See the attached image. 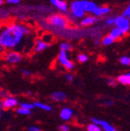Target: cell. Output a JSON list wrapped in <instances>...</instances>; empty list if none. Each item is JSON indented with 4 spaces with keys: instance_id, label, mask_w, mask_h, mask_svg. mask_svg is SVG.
<instances>
[{
    "instance_id": "cell-1",
    "label": "cell",
    "mask_w": 130,
    "mask_h": 131,
    "mask_svg": "<svg viewBox=\"0 0 130 131\" xmlns=\"http://www.w3.org/2000/svg\"><path fill=\"white\" fill-rule=\"evenodd\" d=\"M34 30L27 24L10 22L3 25L0 31V46L6 50H20L27 47L33 38Z\"/></svg>"
},
{
    "instance_id": "cell-2",
    "label": "cell",
    "mask_w": 130,
    "mask_h": 131,
    "mask_svg": "<svg viewBox=\"0 0 130 131\" xmlns=\"http://www.w3.org/2000/svg\"><path fill=\"white\" fill-rule=\"evenodd\" d=\"M47 25L51 26L53 29L60 30V29H66L70 25L67 15L58 14V13H53L50 14L47 18Z\"/></svg>"
},
{
    "instance_id": "cell-3",
    "label": "cell",
    "mask_w": 130,
    "mask_h": 131,
    "mask_svg": "<svg viewBox=\"0 0 130 131\" xmlns=\"http://www.w3.org/2000/svg\"><path fill=\"white\" fill-rule=\"evenodd\" d=\"M72 16H74L77 19L80 20L85 16L86 13L82 7L81 5V0H74L70 3L69 5V11H68Z\"/></svg>"
},
{
    "instance_id": "cell-4",
    "label": "cell",
    "mask_w": 130,
    "mask_h": 131,
    "mask_svg": "<svg viewBox=\"0 0 130 131\" xmlns=\"http://www.w3.org/2000/svg\"><path fill=\"white\" fill-rule=\"evenodd\" d=\"M57 62H58L62 67H64L67 70H69V71L73 70L74 68H75L74 63L68 57L67 52L64 51V50H60V52H59L58 57H57Z\"/></svg>"
},
{
    "instance_id": "cell-5",
    "label": "cell",
    "mask_w": 130,
    "mask_h": 131,
    "mask_svg": "<svg viewBox=\"0 0 130 131\" xmlns=\"http://www.w3.org/2000/svg\"><path fill=\"white\" fill-rule=\"evenodd\" d=\"M100 18H98V16H96L93 14H88L84 16L83 18L80 19L79 22H78V27H91L96 26L98 22H99Z\"/></svg>"
},
{
    "instance_id": "cell-6",
    "label": "cell",
    "mask_w": 130,
    "mask_h": 131,
    "mask_svg": "<svg viewBox=\"0 0 130 131\" xmlns=\"http://www.w3.org/2000/svg\"><path fill=\"white\" fill-rule=\"evenodd\" d=\"M116 27L122 29L126 34L130 32V18L124 15H116Z\"/></svg>"
},
{
    "instance_id": "cell-7",
    "label": "cell",
    "mask_w": 130,
    "mask_h": 131,
    "mask_svg": "<svg viewBox=\"0 0 130 131\" xmlns=\"http://www.w3.org/2000/svg\"><path fill=\"white\" fill-rule=\"evenodd\" d=\"M4 59L9 64H17L22 60V55L17 50H8L5 52Z\"/></svg>"
},
{
    "instance_id": "cell-8",
    "label": "cell",
    "mask_w": 130,
    "mask_h": 131,
    "mask_svg": "<svg viewBox=\"0 0 130 131\" xmlns=\"http://www.w3.org/2000/svg\"><path fill=\"white\" fill-rule=\"evenodd\" d=\"M49 2L54 7L63 14H67L69 11V5L65 0H49Z\"/></svg>"
},
{
    "instance_id": "cell-9",
    "label": "cell",
    "mask_w": 130,
    "mask_h": 131,
    "mask_svg": "<svg viewBox=\"0 0 130 131\" xmlns=\"http://www.w3.org/2000/svg\"><path fill=\"white\" fill-rule=\"evenodd\" d=\"M111 7L108 6H98V7L94 10L93 15L98 16V18H103L105 16L111 14Z\"/></svg>"
},
{
    "instance_id": "cell-10",
    "label": "cell",
    "mask_w": 130,
    "mask_h": 131,
    "mask_svg": "<svg viewBox=\"0 0 130 131\" xmlns=\"http://www.w3.org/2000/svg\"><path fill=\"white\" fill-rule=\"evenodd\" d=\"M48 47H50V44L47 43L41 37V38H37L35 40L33 48H34V51L36 53H39V52H42L44 50H46Z\"/></svg>"
},
{
    "instance_id": "cell-11",
    "label": "cell",
    "mask_w": 130,
    "mask_h": 131,
    "mask_svg": "<svg viewBox=\"0 0 130 131\" xmlns=\"http://www.w3.org/2000/svg\"><path fill=\"white\" fill-rule=\"evenodd\" d=\"M81 5L86 14H93L94 10L98 7V4L91 0H81Z\"/></svg>"
},
{
    "instance_id": "cell-12",
    "label": "cell",
    "mask_w": 130,
    "mask_h": 131,
    "mask_svg": "<svg viewBox=\"0 0 130 131\" xmlns=\"http://www.w3.org/2000/svg\"><path fill=\"white\" fill-rule=\"evenodd\" d=\"M110 36H111L113 38H115V40H119V39H122L125 37L126 33L122 30V29L118 28L117 27H113L109 29V32H108Z\"/></svg>"
},
{
    "instance_id": "cell-13",
    "label": "cell",
    "mask_w": 130,
    "mask_h": 131,
    "mask_svg": "<svg viewBox=\"0 0 130 131\" xmlns=\"http://www.w3.org/2000/svg\"><path fill=\"white\" fill-rule=\"evenodd\" d=\"M102 25L106 28H111V27H115L116 24V16H112V15H108V16H105L102 19Z\"/></svg>"
},
{
    "instance_id": "cell-14",
    "label": "cell",
    "mask_w": 130,
    "mask_h": 131,
    "mask_svg": "<svg viewBox=\"0 0 130 131\" xmlns=\"http://www.w3.org/2000/svg\"><path fill=\"white\" fill-rule=\"evenodd\" d=\"M16 105H17V100L16 98L9 97L5 99L4 102H2V104H1V106H4L5 109H9L13 106H16Z\"/></svg>"
},
{
    "instance_id": "cell-15",
    "label": "cell",
    "mask_w": 130,
    "mask_h": 131,
    "mask_svg": "<svg viewBox=\"0 0 130 131\" xmlns=\"http://www.w3.org/2000/svg\"><path fill=\"white\" fill-rule=\"evenodd\" d=\"M92 121H93L95 124H98V125L102 126L106 131H115L114 127H112V126H110L107 122H106V121H102V120H99V119H96V118H92Z\"/></svg>"
},
{
    "instance_id": "cell-16",
    "label": "cell",
    "mask_w": 130,
    "mask_h": 131,
    "mask_svg": "<svg viewBox=\"0 0 130 131\" xmlns=\"http://www.w3.org/2000/svg\"><path fill=\"white\" fill-rule=\"evenodd\" d=\"M115 41H116V40H115V38H113V37H112L109 34H107V35H105L101 38L102 45H103L104 47H109V46H111L112 44H114Z\"/></svg>"
},
{
    "instance_id": "cell-17",
    "label": "cell",
    "mask_w": 130,
    "mask_h": 131,
    "mask_svg": "<svg viewBox=\"0 0 130 131\" xmlns=\"http://www.w3.org/2000/svg\"><path fill=\"white\" fill-rule=\"evenodd\" d=\"M117 81L119 83L123 85H127V86H130V76L128 74H126V75H121L117 78Z\"/></svg>"
},
{
    "instance_id": "cell-18",
    "label": "cell",
    "mask_w": 130,
    "mask_h": 131,
    "mask_svg": "<svg viewBox=\"0 0 130 131\" xmlns=\"http://www.w3.org/2000/svg\"><path fill=\"white\" fill-rule=\"evenodd\" d=\"M60 116H61V118L64 119V120H68L72 117V110L69 108L62 109L61 113H60Z\"/></svg>"
},
{
    "instance_id": "cell-19",
    "label": "cell",
    "mask_w": 130,
    "mask_h": 131,
    "mask_svg": "<svg viewBox=\"0 0 130 131\" xmlns=\"http://www.w3.org/2000/svg\"><path fill=\"white\" fill-rule=\"evenodd\" d=\"M52 98L55 101H64L66 99V94L63 92H54L52 94Z\"/></svg>"
},
{
    "instance_id": "cell-20",
    "label": "cell",
    "mask_w": 130,
    "mask_h": 131,
    "mask_svg": "<svg viewBox=\"0 0 130 131\" xmlns=\"http://www.w3.org/2000/svg\"><path fill=\"white\" fill-rule=\"evenodd\" d=\"M59 47H60V50H64V51H67V52L71 51L72 48H73L71 44L69 43V42H67V41H63V42H61L60 45H59Z\"/></svg>"
},
{
    "instance_id": "cell-21",
    "label": "cell",
    "mask_w": 130,
    "mask_h": 131,
    "mask_svg": "<svg viewBox=\"0 0 130 131\" xmlns=\"http://www.w3.org/2000/svg\"><path fill=\"white\" fill-rule=\"evenodd\" d=\"M11 16L10 11L7 8L1 7V10H0V16H1V20H6V19Z\"/></svg>"
},
{
    "instance_id": "cell-22",
    "label": "cell",
    "mask_w": 130,
    "mask_h": 131,
    "mask_svg": "<svg viewBox=\"0 0 130 131\" xmlns=\"http://www.w3.org/2000/svg\"><path fill=\"white\" fill-rule=\"evenodd\" d=\"M34 105H35V106H37V107H39V108L44 109V110H46V111H51L52 110V107H51V106H47V105H46V104H43V103L35 102Z\"/></svg>"
},
{
    "instance_id": "cell-23",
    "label": "cell",
    "mask_w": 130,
    "mask_h": 131,
    "mask_svg": "<svg viewBox=\"0 0 130 131\" xmlns=\"http://www.w3.org/2000/svg\"><path fill=\"white\" fill-rule=\"evenodd\" d=\"M119 61L123 66H126V67H129L130 66V57H127V56H123V57H121Z\"/></svg>"
},
{
    "instance_id": "cell-24",
    "label": "cell",
    "mask_w": 130,
    "mask_h": 131,
    "mask_svg": "<svg viewBox=\"0 0 130 131\" xmlns=\"http://www.w3.org/2000/svg\"><path fill=\"white\" fill-rule=\"evenodd\" d=\"M77 60L80 62V63H85L88 60V56L85 55V54H79V55L77 56Z\"/></svg>"
},
{
    "instance_id": "cell-25",
    "label": "cell",
    "mask_w": 130,
    "mask_h": 131,
    "mask_svg": "<svg viewBox=\"0 0 130 131\" xmlns=\"http://www.w3.org/2000/svg\"><path fill=\"white\" fill-rule=\"evenodd\" d=\"M88 131H102L100 127L98 126V124H91L88 127Z\"/></svg>"
},
{
    "instance_id": "cell-26",
    "label": "cell",
    "mask_w": 130,
    "mask_h": 131,
    "mask_svg": "<svg viewBox=\"0 0 130 131\" xmlns=\"http://www.w3.org/2000/svg\"><path fill=\"white\" fill-rule=\"evenodd\" d=\"M42 39L44 41H46L47 43L50 44L51 42H52V40H53V36L50 35V34H45V35L42 37Z\"/></svg>"
},
{
    "instance_id": "cell-27",
    "label": "cell",
    "mask_w": 130,
    "mask_h": 131,
    "mask_svg": "<svg viewBox=\"0 0 130 131\" xmlns=\"http://www.w3.org/2000/svg\"><path fill=\"white\" fill-rule=\"evenodd\" d=\"M29 110H30V109H27V108H24V107H21V108L17 109L16 112L20 115H30L31 112Z\"/></svg>"
},
{
    "instance_id": "cell-28",
    "label": "cell",
    "mask_w": 130,
    "mask_h": 131,
    "mask_svg": "<svg viewBox=\"0 0 130 131\" xmlns=\"http://www.w3.org/2000/svg\"><path fill=\"white\" fill-rule=\"evenodd\" d=\"M122 15H124L125 16H127L128 18H130V3L126 6L124 10L122 12Z\"/></svg>"
},
{
    "instance_id": "cell-29",
    "label": "cell",
    "mask_w": 130,
    "mask_h": 131,
    "mask_svg": "<svg viewBox=\"0 0 130 131\" xmlns=\"http://www.w3.org/2000/svg\"><path fill=\"white\" fill-rule=\"evenodd\" d=\"M21 3V0H6V4L11 6H17Z\"/></svg>"
},
{
    "instance_id": "cell-30",
    "label": "cell",
    "mask_w": 130,
    "mask_h": 131,
    "mask_svg": "<svg viewBox=\"0 0 130 131\" xmlns=\"http://www.w3.org/2000/svg\"><path fill=\"white\" fill-rule=\"evenodd\" d=\"M106 82H107L108 85H111V86H115L116 83V78H108L107 79H106Z\"/></svg>"
},
{
    "instance_id": "cell-31",
    "label": "cell",
    "mask_w": 130,
    "mask_h": 131,
    "mask_svg": "<svg viewBox=\"0 0 130 131\" xmlns=\"http://www.w3.org/2000/svg\"><path fill=\"white\" fill-rule=\"evenodd\" d=\"M35 106V105L32 104H27V103H22L21 104V107H24V108H27V109H31L33 108Z\"/></svg>"
},
{
    "instance_id": "cell-32",
    "label": "cell",
    "mask_w": 130,
    "mask_h": 131,
    "mask_svg": "<svg viewBox=\"0 0 130 131\" xmlns=\"http://www.w3.org/2000/svg\"><path fill=\"white\" fill-rule=\"evenodd\" d=\"M65 78H66V79H67V81H69V82H71L72 80L74 79L73 75H72V74H70V73H67V74H66Z\"/></svg>"
},
{
    "instance_id": "cell-33",
    "label": "cell",
    "mask_w": 130,
    "mask_h": 131,
    "mask_svg": "<svg viewBox=\"0 0 130 131\" xmlns=\"http://www.w3.org/2000/svg\"><path fill=\"white\" fill-rule=\"evenodd\" d=\"M21 72H22V74L24 76H27V77H30L31 75H32V73H31L29 70H27V69H23Z\"/></svg>"
},
{
    "instance_id": "cell-34",
    "label": "cell",
    "mask_w": 130,
    "mask_h": 131,
    "mask_svg": "<svg viewBox=\"0 0 130 131\" xmlns=\"http://www.w3.org/2000/svg\"><path fill=\"white\" fill-rule=\"evenodd\" d=\"M58 129L59 131H69V127L67 126H60Z\"/></svg>"
},
{
    "instance_id": "cell-35",
    "label": "cell",
    "mask_w": 130,
    "mask_h": 131,
    "mask_svg": "<svg viewBox=\"0 0 130 131\" xmlns=\"http://www.w3.org/2000/svg\"><path fill=\"white\" fill-rule=\"evenodd\" d=\"M28 131H41V130L37 127H30L28 129Z\"/></svg>"
},
{
    "instance_id": "cell-36",
    "label": "cell",
    "mask_w": 130,
    "mask_h": 131,
    "mask_svg": "<svg viewBox=\"0 0 130 131\" xmlns=\"http://www.w3.org/2000/svg\"><path fill=\"white\" fill-rule=\"evenodd\" d=\"M5 3H6V0H0V6H1V7H2Z\"/></svg>"
},
{
    "instance_id": "cell-37",
    "label": "cell",
    "mask_w": 130,
    "mask_h": 131,
    "mask_svg": "<svg viewBox=\"0 0 130 131\" xmlns=\"http://www.w3.org/2000/svg\"><path fill=\"white\" fill-rule=\"evenodd\" d=\"M128 74V75H129V76H130V72H129V73H127Z\"/></svg>"
},
{
    "instance_id": "cell-38",
    "label": "cell",
    "mask_w": 130,
    "mask_h": 131,
    "mask_svg": "<svg viewBox=\"0 0 130 131\" xmlns=\"http://www.w3.org/2000/svg\"><path fill=\"white\" fill-rule=\"evenodd\" d=\"M115 131H116V130H115Z\"/></svg>"
}]
</instances>
